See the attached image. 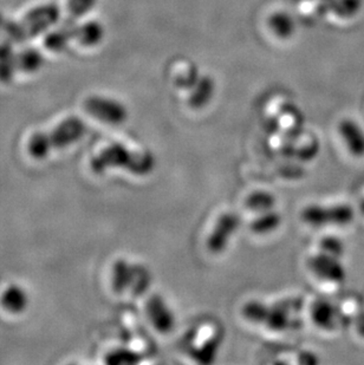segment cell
<instances>
[{
	"label": "cell",
	"instance_id": "52a82bcc",
	"mask_svg": "<svg viewBox=\"0 0 364 365\" xmlns=\"http://www.w3.org/2000/svg\"><path fill=\"white\" fill-rule=\"evenodd\" d=\"M241 217L236 213L223 214L207 238V248L216 255L225 251L241 226Z\"/></svg>",
	"mask_w": 364,
	"mask_h": 365
},
{
	"label": "cell",
	"instance_id": "277c9868",
	"mask_svg": "<svg viewBox=\"0 0 364 365\" xmlns=\"http://www.w3.org/2000/svg\"><path fill=\"white\" fill-rule=\"evenodd\" d=\"M111 285L116 293L131 292L133 296H142L151 285L149 269L141 264H131L118 259L113 266Z\"/></svg>",
	"mask_w": 364,
	"mask_h": 365
},
{
	"label": "cell",
	"instance_id": "8fae6325",
	"mask_svg": "<svg viewBox=\"0 0 364 365\" xmlns=\"http://www.w3.org/2000/svg\"><path fill=\"white\" fill-rule=\"evenodd\" d=\"M340 138H343L347 149L353 155L364 156L363 128L353 120H343L338 125Z\"/></svg>",
	"mask_w": 364,
	"mask_h": 365
},
{
	"label": "cell",
	"instance_id": "ffe728a7",
	"mask_svg": "<svg viewBox=\"0 0 364 365\" xmlns=\"http://www.w3.org/2000/svg\"><path fill=\"white\" fill-rule=\"evenodd\" d=\"M320 251L340 258V255H343V242L335 237H327V238L322 239V242H320Z\"/></svg>",
	"mask_w": 364,
	"mask_h": 365
},
{
	"label": "cell",
	"instance_id": "8992f818",
	"mask_svg": "<svg viewBox=\"0 0 364 365\" xmlns=\"http://www.w3.org/2000/svg\"><path fill=\"white\" fill-rule=\"evenodd\" d=\"M86 113L103 123L120 125L127 121L128 109L120 101L106 96H91L84 102Z\"/></svg>",
	"mask_w": 364,
	"mask_h": 365
},
{
	"label": "cell",
	"instance_id": "5b68a950",
	"mask_svg": "<svg viewBox=\"0 0 364 365\" xmlns=\"http://www.w3.org/2000/svg\"><path fill=\"white\" fill-rule=\"evenodd\" d=\"M353 210L347 205L320 206L313 205L304 208L302 219L306 224L315 227H323L329 225H347L353 220Z\"/></svg>",
	"mask_w": 364,
	"mask_h": 365
},
{
	"label": "cell",
	"instance_id": "5bb4252c",
	"mask_svg": "<svg viewBox=\"0 0 364 365\" xmlns=\"http://www.w3.org/2000/svg\"><path fill=\"white\" fill-rule=\"evenodd\" d=\"M340 314L336 307L328 300H317L311 309V318L313 323L323 330H333L336 329L337 321L340 319Z\"/></svg>",
	"mask_w": 364,
	"mask_h": 365
},
{
	"label": "cell",
	"instance_id": "6da1fadb",
	"mask_svg": "<svg viewBox=\"0 0 364 365\" xmlns=\"http://www.w3.org/2000/svg\"><path fill=\"white\" fill-rule=\"evenodd\" d=\"M90 167L96 174H103L108 169L121 168L134 175L143 176L153 172L155 159L147 150L136 152L115 142L93 156Z\"/></svg>",
	"mask_w": 364,
	"mask_h": 365
},
{
	"label": "cell",
	"instance_id": "2e32d148",
	"mask_svg": "<svg viewBox=\"0 0 364 365\" xmlns=\"http://www.w3.org/2000/svg\"><path fill=\"white\" fill-rule=\"evenodd\" d=\"M282 224V215L275 210H268L264 213H259L255 220L252 221V231L257 235H266L270 232L275 231Z\"/></svg>",
	"mask_w": 364,
	"mask_h": 365
},
{
	"label": "cell",
	"instance_id": "d6986e66",
	"mask_svg": "<svg viewBox=\"0 0 364 365\" xmlns=\"http://www.w3.org/2000/svg\"><path fill=\"white\" fill-rule=\"evenodd\" d=\"M138 362L140 355L129 349H115L106 357V363L110 365H131Z\"/></svg>",
	"mask_w": 364,
	"mask_h": 365
},
{
	"label": "cell",
	"instance_id": "7a4b0ae2",
	"mask_svg": "<svg viewBox=\"0 0 364 365\" xmlns=\"http://www.w3.org/2000/svg\"><path fill=\"white\" fill-rule=\"evenodd\" d=\"M88 128L79 118H66L49 131H39L29 138L28 152L36 160H43L55 150L66 148L82 140Z\"/></svg>",
	"mask_w": 364,
	"mask_h": 365
},
{
	"label": "cell",
	"instance_id": "9a60e30c",
	"mask_svg": "<svg viewBox=\"0 0 364 365\" xmlns=\"http://www.w3.org/2000/svg\"><path fill=\"white\" fill-rule=\"evenodd\" d=\"M268 28L277 38L288 41L292 38L297 30L295 18L286 11H275L268 17Z\"/></svg>",
	"mask_w": 364,
	"mask_h": 365
},
{
	"label": "cell",
	"instance_id": "3957f363",
	"mask_svg": "<svg viewBox=\"0 0 364 365\" xmlns=\"http://www.w3.org/2000/svg\"><path fill=\"white\" fill-rule=\"evenodd\" d=\"M297 300L291 302L286 300L275 305H266V304L252 300L244 307L243 314L248 321L264 324L268 329L275 331L288 330L290 327H295L292 322L291 310L297 307Z\"/></svg>",
	"mask_w": 364,
	"mask_h": 365
},
{
	"label": "cell",
	"instance_id": "4fadbf2b",
	"mask_svg": "<svg viewBox=\"0 0 364 365\" xmlns=\"http://www.w3.org/2000/svg\"><path fill=\"white\" fill-rule=\"evenodd\" d=\"M0 303L4 310L10 312L12 314H21L28 309L29 294L21 286L10 285L5 289L1 297H0Z\"/></svg>",
	"mask_w": 364,
	"mask_h": 365
},
{
	"label": "cell",
	"instance_id": "ba28073f",
	"mask_svg": "<svg viewBox=\"0 0 364 365\" xmlns=\"http://www.w3.org/2000/svg\"><path fill=\"white\" fill-rule=\"evenodd\" d=\"M310 269L320 279L330 283H342L345 279V269L337 257L320 251L310 258Z\"/></svg>",
	"mask_w": 364,
	"mask_h": 365
},
{
	"label": "cell",
	"instance_id": "e0dca14e",
	"mask_svg": "<svg viewBox=\"0 0 364 365\" xmlns=\"http://www.w3.org/2000/svg\"><path fill=\"white\" fill-rule=\"evenodd\" d=\"M275 205V197L271 193L264 192V190L253 192L246 199V207L256 213H264L268 210H272Z\"/></svg>",
	"mask_w": 364,
	"mask_h": 365
},
{
	"label": "cell",
	"instance_id": "30bf717a",
	"mask_svg": "<svg viewBox=\"0 0 364 365\" xmlns=\"http://www.w3.org/2000/svg\"><path fill=\"white\" fill-rule=\"evenodd\" d=\"M220 334L213 327H205L200 330V336L192 343V357L199 362H213L220 344Z\"/></svg>",
	"mask_w": 364,
	"mask_h": 365
},
{
	"label": "cell",
	"instance_id": "44dd1931",
	"mask_svg": "<svg viewBox=\"0 0 364 365\" xmlns=\"http://www.w3.org/2000/svg\"><path fill=\"white\" fill-rule=\"evenodd\" d=\"M95 3L96 0H71L70 10L73 11L74 14H82L91 10Z\"/></svg>",
	"mask_w": 364,
	"mask_h": 365
},
{
	"label": "cell",
	"instance_id": "ac0fdd59",
	"mask_svg": "<svg viewBox=\"0 0 364 365\" xmlns=\"http://www.w3.org/2000/svg\"><path fill=\"white\" fill-rule=\"evenodd\" d=\"M104 30L102 25L95 21L88 23L79 29V39L84 45H96L103 38Z\"/></svg>",
	"mask_w": 364,
	"mask_h": 365
},
{
	"label": "cell",
	"instance_id": "7c38bea8",
	"mask_svg": "<svg viewBox=\"0 0 364 365\" xmlns=\"http://www.w3.org/2000/svg\"><path fill=\"white\" fill-rule=\"evenodd\" d=\"M217 90V84L213 77L208 75L200 76L198 82L194 84L188 96V104L194 109H201L206 107L213 100Z\"/></svg>",
	"mask_w": 364,
	"mask_h": 365
},
{
	"label": "cell",
	"instance_id": "9c48e42d",
	"mask_svg": "<svg viewBox=\"0 0 364 365\" xmlns=\"http://www.w3.org/2000/svg\"><path fill=\"white\" fill-rule=\"evenodd\" d=\"M146 312L151 325L160 334H169L174 329L176 318L171 307L167 305L161 296L153 294L149 297L146 304Z\"/></svg>",
	"mask_w": 364,
	"mask_h": 365
}]
</instances>
